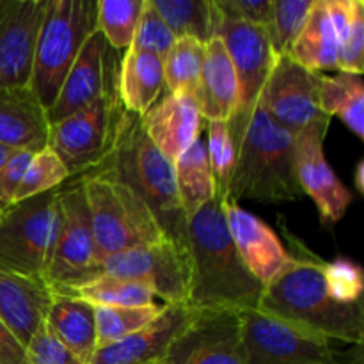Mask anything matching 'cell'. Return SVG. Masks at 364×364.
Wrapping results in <instances>:
<instances>
[{"label":"cell","instance_id":"36","mask_svg":"<svg viewBox=\"0 0 364 364\" xmlns=\"http://www.w3.org/2000/svg\"><path fill=\"white\" fill-rule=\"evenodd\" d=\"M206 153L217 185V196L226 199L228 183L235 166V142L230 121H206Z\"/></svg>","mask_w":364,"mask_h":364},{"label":"cell","instance_id":"41","mask_svg":"<svg viewBox=\"0 0 364 364\" xmlns=\"http://www.w3.org/2000/svg\"><path fill=\"white\" fill-rule=\"evenodd\" d=\"M217 13L230 20L267 27L272 13V0H213Z\"/></svg>","mask_w":364,"mask_h":364},{"label":"cell","instance_id":"39","mask_svg":"<svg viewBox=\"0 0 364 364\" xmlns=\"http://www.w3.org/2000/svg\"><path fill=\"white\" fill-rule=\"evenodd\" d=\"M323 276H326L331 297L336 299L338 302L350 304V302L363 301L364 281L363 270L358 263L350 259H336L333 263L326 262Z\"/></svg>","mask_w":364,"mask_h":364},{"label":"cell","instance_id":"17","mask_svg":"<svg viewBox=\"0 0 364 364\" xmlns=\"http://www.w3.org/2000/svg\"><path fill=\"white\" fill-rule=\"evenodd\" d=\"M46 0H0V89L28 85Z\"/></svg>","mask_w":364,"mask_h":364},{"label":"cell","instance_id":"34","mask_svg":"<svg viewBox=\"0 0 364 364\" xmlns=\"http://www.w3.org/2000/svg\"><path fill=\"white\" fill-rule=\"evenodd\" d=\"M313 0H272L265 32L276 57L288 55L308 18Z\"/></svg>","mask_w":364,"mask_h":364},{"label":"cell","instance_id":"21","mask_svg":"<svg viewBox=\"0 0 364 364\" xmlns=\"http://www.w3.org/2000/svg\"><path fill=\"white\" fill-rule=\"evenodd\" d=\"M48 110L32 89H0V144L34 155L48 146Z\"/></svg>","mask_w":364,"mask_h":364},{"label":"cell","instance_id":"2","mask_svg":"<svg viewBox=\"0 0 364 364\" xmlns=\"http://www.w3.org/2000/svg\"><path fill=\"white\" fill-rule=\"evenodd\" d=\"M188 297L192 311L258 309L263 284L242 262L223 212V198L203 206L187 220Z\"/></svg>","mask_w":364,"mask_h":364},{"label":"cell","instance_id":"27","mask_svg":"<svg viewBox=\"0 0 364 364\" xmlns=\"http://www.w3.org/2000/svg\"><path fill=\"white\" fill-rule=\"evenodd\" d=\"M174 183L187 220L217 198V185L208 162L205 135H199L194 144L174 162Z\"/></svg>","mask_w":364,"mask_h":364},{"label":"cell","instance_id":"24","mask_svg":"<svg viewBox=\"0 0 364 364\" xmlns=\"http://www.w3.org/2000/svg\"><path fill=\"white\" fill-rule=\"evenodd\" d=\"M166 91L164 59L148 52L128 50L117 70V98L124 112L142 117Z\"/></svg>","mask_w":364,"mask_h":364},{"label":"cell","instance_id":"19","mask_svg":"<svg viewBox=\"0 0 364 364\" xmlns=\"http://www.w3.org/2000/svg\"><path fill=\"white\" fill-rule=\"evenodd\" d=\"M146 137L169 162H176L201 135L199 100L188 92H166L139 117Z\"/></svg>","mask_w":364,"mask_h":364},{"label":"cell","instance_id":"11","mask_svg":"<svg viewBox=\"0 0 364 364\" xmlns=\"http://www.w3.org/2000/svg\"><path fill=\"white\" fill-rule=\"evenodd\" d=\"M96 276L144 284L166 306L185 304L188 297V258L169 240L109 256L96 265Z\"/></svg>","mask_w":364,"mask_h":364},{"label":"cell","instance_id":"12","mask_svg":"<svg viewBox=\"0 0 364 364\" xmlns=\"http://www.w3.org/2000/svg\"><path fill=\"white\" fill-rule=\"evenodd\" d=\"M160 364H245L240 313L191 309Z\"/></svg>","mask_w":364,"mask_h":364},{"label":"cell","instance_id":"1","mask_svg":"<svg viewBox=\"0 0 364 364\" xmlns=\"http://www.w3.org/2000/svg\"><path fill=\"white\" fill-rule=\"evenodd\" d=\"M290 238L291 262L263 287L258 311L304 333L334 343L359 345L364 341V301L343 304L331 297L326 284V262Z\"/></svg>","mask_w":364,"mask_h":364},{"label":"cell","instance_id":"5","mask_svg":"<svg viewBox=\"0 0 364 364\" xmlns=\"http://www.w3.org/2000/svg\"><path fill=\"white\" fill-rule=\"evenodd\" d=\"M78 181L91 215L96 265L117 252L167 240L149 206L116 176L92 169L82 174Z\"/></svg>","mask_w":364,"mask_h":364},{"label":"cell","instance_id":"35","mask_svg":"<svg viewBox=\"0 0 364 364\" xmlns=\"http://www.w3.org/2000/svg\"><path fill=\"white\" fill-rule=\"evenodd\" d=\"M68 178H70V173L63 160L55 155L52 148L46 146L45 149L32 155L23 180L14 196V203L55 191V188L63 187Z\"/></svg>","mask_w":364,"mask_h":364},{"label":"cell","instance_id":"15","mask_svg":"<svg viewBox=\"0 0 364 364\" xmlns=\"http://www.w3.org/2000/svg\"><path fill=\"white\" fill-rule=\"evenodd\" d=\"M212 38H219L224 43L228 55L233 63L235 73H237L238 87H240V105L235 116L251 112L277 60L265 28L224 18L223 14L217 13L213 6Z\"/></svg>","mask_w":364,"mask_h":364},{"label":"cell","instance_id":"29","mask_svg":"<svg viewBox=\"0 0 364 364\" xmlns=\"http://www.w3.org/2000/svg\"><path fill=\"white\" fill-rule=\"evenodd\" d=\"M55 294L80 299L95 308H132V306L156 304L155 294L135 281L96 276L75 287L55 288Z\"/></svg>","mask_w":364,"mask_h":364},{"label":"cell","instance_id":"18","mask_svg":"<svg viewBox=\"0 0 364 364\" xmlns=\"http://www.w3.org/2000/svg\"><path fill=\"white\" fill-rule=\"evenodd\" d=\"M231 240L249 272L265 287L291 262L290 252L279 240L272 228L238 203L223 199Z\"/></svg>","mask_w":364,"mask_h":364},{"label":"cell","instance_id":"43","mask_svg":"<svg viewBox=\"0 0 364 364\" xmlns=\"http://www.w3.org/2000/svg\"><path fill=\"white\" fill-rule=\"evenodd\" d=\"M0 364H25V348L0 320Z\"/></svg>","mask_w":364,"mask_h":364},{"label":"cell","instance_id":"7","mask_svg":"<svg viewBox=\"0 0 364 364\" xmlns=\"http://www.w3.org/2000/svg\"><path fill=\"white\" fill-rule=\"evenodd\" d=\"M60 188L0 212V269L46 284L59 228Z\"/></svg>","mask_w":364,"mask_h":364},{"label":"cell","instance_id":"10","mask_svg":"<svg viewBox=\"0 0 364 364\" xmlns=\"http://www.w3.org/2000/svg\"><path fill=\"white\" fill-rule=\"evenodd\" d=\"M96 247L87 199L80 181L60 188L59 228L50 259L46 284L50 290L75 287L92 279Z\"/></svg>","mask_w":364,"mask_h":364},{"label":"cell","instance_id":"23","mask_svg":"<svg viewBox=\"0 0 364 364\" xmlns=\"http://www.w3.org/2000/svg\"><path fill=\"white\" fill-rule=\"evenodd\" d=\"M240 105V87L233 63L219 38H212L205 46L199 109L205 121H231Z\"/></svg>","mask_w":364,"mask_h":364},{"label":"cell","instance_id":"16","mask_svg":"<svg viewBox=\"0 0 364 364\" xmlns=\"http://www.w3.org/2000/svg\"><path fill=\"white\" fill-rule=\"evenodd\" d=\"M98 31L85 39L73 66L68 71L60 91L48 110L50 124L91 105L102 96L117 91V70H114L112 53Z\"/></svg>","mask_w":364,"mask_h":364},{"label":"cell","instance_id":"20","mask_svg":"<svg viewBox=\"0 0 364 364\" xmlns=\"http://www.w3.org/2000/svg\"><path fill=\"white\" fill-rule=\"evenodd\" d=\"M191 318L185 304L166 306L155 320L112 345L98 347L89 364H160Z\"/></svg>","mask_w":364,"mask_h":364},{"label":"cell","instance_id":"4","mask_svg":"<svg viewBox=\"0 0 364 364\" xmlns=\"http://www.w3.org/2000/svg\"><path fill=\"white\" fill-rule=\"evenodd\" d=\"M95 169L107 171L127 183L149 206L167 240L188 258L187 217L178 199L174 164L146 137L137 116L123 110L112 146Z\"/></svg>","mask_w":364,"mask_h":364},{"label":"cell","instance_id":"9","mask_svg":"<svg viewBox=\"0 0 364 364\" xmlns=\"http://www.w3.org/2000/svg\"><path fill=\"white\" fill-rule=\"evenodd\" d=\"M121 114L123 107L117 91H114L59 123L50 124L48 148L63 160L70 176H82L105 159Z\"/></svg>","mask_w":364,"mask_h":364},{"label":"cell","instance_id":"6","mask_svg":"<svg viewBox=\"0 0 364 364\" xmlns=\"http://www.w3.org/2000/svg\"><path fill=\"white\" fill-rule=\"evenodd\" d=\"M96 31V0H46L28 87L52 109L85 39Z\"/></svg>","mask_w":364,"mask_h":364},{"label":"cell","instance_id":"44","mask_svg":"<svg viewBox=\"0 0 364 364\" xmlns=\"http://www.w3.org/2000/svg\"><path fill=\"white\" fill-rule=\"evenodd\" d=\"M355 188H358L359 194H363L364 192V162L363 160H359L358 162V167H355Z\"/></svg>","mask_w":364,"mask_h":364},{"label":"cell","instance_id":"26","mask_svg":"<svg viewBox=\"0 0 364 364\" xmlns=\"http://www.w3.org/2000/svg\"><path fill=\"white\" fill-rule=\"evenodd\" d=\"M338 53L340 41L327 11V0H313L304 27L288 57L311 73L323 75V71H338Z\"/></svg>","mask_w":364,"mask_h":364},{"label":"cell","instance_id":"32","mask_svg":"<svg viewBox=\"0 0 364 364\" xmlns=\"http://www.w3.org/2000/svg\"><path fill=\"white\" fill-rule=\"evenodd\" d=\"M144 0H96V31L116 52H128Z\"/></svg>","mask_w":364,"mask_h":364},{"label":"cell","instance_id":"25","mask_svg":"<svg viewBox=\"0 0 364 364\" xmlns=\"http://www.w3.org/2000/svg\"><path fill=\"white\" fill-rule=\"evenodd\" d=\"M45 327L71 354L77 355L84 364H89L98 348L95 306L52 291Z\"/></svg>","mask_w":364,"mask_h":364},{"label":"cell","instance_id":"13","mask_svg":"<svg viewBox=\"0 0 364 364\" xmlns=\"http://www.w3.org/2000/svg\"><path fill=\"white\" fill-rule=\"evenodd\" d=\"M329 121L322 117L294 135V160L302 194L313 199L323 224H336L352 205V194L326 159L323 141Z\"/></svg>","mask_w":364,"mask_h":364},{"label":"cell","instance_id":"45","mask_svg":"<svg viewBox=\"0 0 364 364\" xmlns=\"http://www.w3.org/2000/svg\"><path fill=\"white\" fill-rule=\"evenodd\" d=\"M13 151H14V149L7 148V146H4V144H0V173H2L4 166H6V162H7V159L13 155Z\"/></svg>","mask_w":364,"mask_h":364},{"label":"cell","instance_id":"33","mask_svg":"<svg viewBox=\"0 0 364 364\" xmlns=\"http://www.w3.org/2000/svg\"><path fill=\"white\" fill-rule=\"evenodd\" d=\"M166 304L132 306V308H95L98 347L112 345L137 333L164 311Z\"/></svg>","mask_w":364,"mask_h":364},{"label":"cell","instance_id":"31","mask_svg":"<svg viewBox=\"0 0 364 364\" xmlns=\"http://www.w3.org/2000/svg\"><path fill=\"white\" fill-rule=\"evenodd\" d=\"M174 38H194L208 43L213 36L212 0H151Z\"/></svg>","mask_w":364,"mask_h":364},{"label":"cell","instance_id":"8","mask_svg":"<svg viewBox=\"0 0 364 364\" xmlns=\"http://www.w3.org/2000/svg\"><path fill=\"white\" fill-rule=\"evenodd\" d=\"M245 364H364L359 345L334 341L279 322L258 309L240 313Z\"/></svg>","mask_w":364,"mask_h":364},{"label":"cell","instance_id":"22","mask_svg":"<svg viewBox=\"0 0 364 364\" xmlns=\"http://www.w3.org/2000/svg\"><path fill=\"white\" fill-rule=\"evenodd\" d=\"M50 302L52 290L45 283L0 269V320L23 348L45 326Z\"/></svg>","mask_w":364,"mask_h":364},{"label":"cell","instance_id":"37","mask_svg":"<svg viewBox=\"0 0 364 364\" xmlns=\"http://www.w3.org/2000/svg\"><path fill=\"white\" fill-rule=\"evenodd\" d=\"M174 41H176V38H174L173 31L167 27L159 11L153 7L151 0H144L130 50L155 53L164 59L171 46L174 45Z\"/></svg>","mask_w":364,"mask_h":364},{"label":"cell","instance_id":"30","mask_svg":"<svg viewBox=\"0 0 364 364\" xmlns=\"http://www.w3.org/2000/svg\"><path fill=\"white\" fill-rule=\"evenodd\" d=\"M206 43L178 38L164 57V82L167 92H188L199 100Z\"/></svg>","mask_w":364,"mask_h":364},{"label":"cell","instance_id":"40","mask_svg":"<svg viewBox=\"0 0 364 364\" xmlns=\"http://www.w3.org/2000/svg\"><path fill=\"white\" fill-rule=\"evenodd\" d=\"M25 364H84L43 326L25 345Z\"/></svg>","mask_w":364,"mask_h":364},{"label":"cell","instance_id":"28","mask_svg":"<svg viewBox=\"0 0 364 364\" xmlns=\"http://www.w3.org/2000/svg\"><path fill=\"white\" fill-rule=\"evenodd\" d=\"M320 112L331 119L338 116L358 139H364V82L363 75L338 71L322 75L318 92Z\"/></svg>","mask_w":364,"mask_h":364},{"label":"cell","instance_id":"42","mask_svg":"<svg viewBox=\"0 0 364 364\" xmlns=\"http://www.w3.org/2000/svg\"><path fill=\"white\" fill-rule=\"evenodd\" d=\"M31 159L32 153L28 151H13V155L7 159L6 166L0 173V212L14 205V196L23 180Z\"/></svg>","mask_w":364,"mask_h":364},{"label":"cell","instance_id":"38","mask_svg":"<svg viewBox=\"0 0 364 364\" xmlns=\"http://www.w3.org/2000/svg\"><path fill=\"white\" fill-rule=\"evenodd\" d=\"M338 71L363 75L364 71V2L352 0V16L340 38Z\"/></svg>","mask_w":364,"mask_h":364},{"label":"cell","instance_id":"3","mask_svg":"<svg viewBox=\"0 0 364 364\" xmlns=\"http://www.w3.org/2000/svg\"><path fill=\"white\" fill-rule=\"evenodd\" d=\"M235 166L226 199H251L263 205L294 203L302 198L295 174L294 134L272 121L258 105L230 121Z\"/></svg>","mask_w":364,"mask_h":364},{"label":"cell","instance_id":"14","mask_svg":"<svg viewBox=\"0 0 364 364\" xmlns=\"http://www.w3.org/2000/svg\"><path fill=\"white\" fill-rule=\"evenodd\" d=\"M322 75L299 66L288 55L277 57L256 105L290 134L322 119L318 92Z\"/></svg>","mask_w":364,"mask_h":364}]
</instances>
